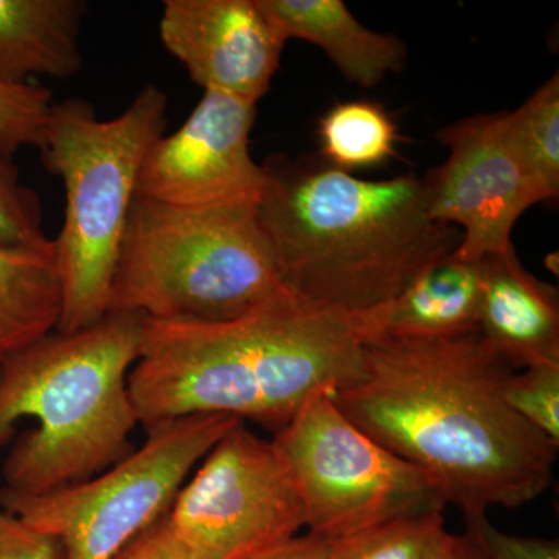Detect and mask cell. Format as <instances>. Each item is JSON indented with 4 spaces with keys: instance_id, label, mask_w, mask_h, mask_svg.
I'll use <instances>...</instances> for the list:
<instances>
[{
    "instance_id": "cell-12",
    "label": "cell",
    "mask_w": 559,
    "mask_h": 559,
    "mask_svg": "<svg viewBox=\"0 0 559 559\" xmlns=\"http://www.w3.org/2000/svg\"><path fill=\"white\" fill-rule=\"evenodd\" d=\"M159 35L204 92L255 105L270 91L286 44L260 0H165Z\"/></svg>"
},
{
    "instance_id": "cell-22",
    "label": "cell",
    "mask_w": 559,
    "mask_h": 559,
    "mask_svg": "<svg viewBox=\"0 0 559 559\" xmlns=\"http://www.w3.org/2000/svg\"><path fill=\"white\" fill-rule=\"evenodd\" d=\"M506 399L532 428L559 444V364L514 371L507 382Z\"/></svg>"
},
{
    "instance_id": "cell-17",
    "label": "cell",
    "mask_w": 559,
    "mask_h": 559,
    "mask_svg": "<svg viewBox=\"0 0 559 559\" xmlns=\"http://www.w3.org/2000/svg\"><path fill=\"white\" fill-rule=\"evenodd\" d=\"M62 288L53 240L0 245V364L60 325Z\"/></svg>"
},
{
    "instance_id": "cell-18",
    "label": "cell",
    "mask_w": 559,
    "mask_h": 559,
    "mask_svg": "<svg viewBox=\"0 0 559 559\" xmlns=\"http://www.w3.org/2000/svg\"><path fill=\"white\" fill-rule=\"evenodd\" d=\"M319 142L331 167L345 173L362 170L395 156L399 128L377 103L342 102L320 119Z\"/></svg>"
},
{
    "instance_id": "cell-21",
    "label": "cell",
    "mask_w": 559,
    "mask_h": 559,
    "mask_svg": "<svg viewBox=\"0 0 559 559\" xmlns=\"http://www.w3.org/2000/svg\"><path fill=\"white\" fill-rule=\"evenodd\" d=\"M13 156L0 145V245H49L38 193L22 182Z\"/></svg>"
},
{
    "instance_id": "cell-2",
    "label": "cell",
    "mask_w": 559,
    "mask_h": 559,
    "mask_svg": "<svg viewBox=\"0 0 559 559\" xmlns=\"http://www.w3.org/2000/svg\"><path fill=\"white\" fill-rule=\"evenodd\" d=\"M358 320L288 289L224 322L145 319L128 378L139 425L226 415L277 433L319 393L362 374Z\"/></svg>"
},
{
    "instance_id": "cell-9",
    "label": "cell",
    "mask_w": 559,
    "mask_h": 559,
    "mask_svg": "<svg viewBox=\"0 0 559 559\" xmlns=\"http://www.w3.org/2000/svg\"><path fill=\"white\" fill-rule=\"evenodd\" d=\"M190 559H249L307 527L299 488L274 441L234 426L165 514Z\"/></svg>"
},
{
    "instance_id": "cell-19",
    "label": "cell",
    "mask_w": 559,
    "mask_h": 559,
    "mask_svg": "<svg viewBox=\"0 0 559 559\" xmlns=\"http://www.w3.org/2000/svg\"><path fill=\"white\" fill-rule=\"evenodd\" d=\"M514 150L543 202L559 194V76L547 80L520 109L507 112Z\"/></svg>"
},
{
    "instance_id": "cell-14",
    "label": "cell",
    "mask_w": 559,
    "mask_h": 559,
    "mask_svg": "<svg viewBox=\"0 0 559 559\" xmlns=\"http://www.w3.org/2000/svg\"><path fill=\"white\" fill-rule=\"evenodd\" d=\"M481 283V260L463 259L455 249L437 257L389 304L356 319L364 341L448 340L479 333Z\"/></svg>"
},
{
    "instance_id": "cell-25",
    "label": "cell",
    "mask_w": 559,
    "mask_h": 559,
    "mask_svg": "<svg viewBox=\"0 0 559 559\" xmlns=\"http://www.w3.org/2000/svg\"><path fill=\"white\" fill-rule=\"evenodd\" d=\"M0 559H62L60 540L0 511Z\"/></svg>"
},
{
    "instance_id": "cell-5",
    "label": "cell",
    "mask_w": 559,
    "mask_h": 559,
    "mask_svg": "<svg viewBox=\"0 0 559 559\" xmlns=\"http://www.w3.org/2000/svg\"><path fill=\"white\" fill-rule=\"evenodd\" d=\"M168 95L148 84L120 116L98 119L91 103H53L40 156L64 186L66 210L53 240L62 288L57 331L75 333L109 314L110 288L138 179L168 127Z\"/></svg>"
},
{
    "instance_id": "cell-1",
    "label": "cell",
    "mask_w": 559,
    "mask_h": 559,
    "mask_svg": "<svg viewBox=\"0 0 559 559\" xmlns=\"http://www.w3.org/2000/svg\"><path fill=\"white\" fill-rule=\"evenodd\" d=\"M518 371L479 333L364 341L362 374L331 393L360 430L425 473L463 518L520 509L554 480L558 447L507 403Z\"/></svg>"
},
{
    "instance_id": "cell-28",
    "label": "cell",
    "mask_w": 559,
    "mask_h": 559,
    "mask_svg": "<svg viewBox=\"0 0 559 559\" xmlns=\"http://www.w3.org/2000/svg\"><path fill=\"white\" fill-rule=\"evenodd\" d=\"M426 559H485L473 540L466 535H452V533H439L433 539L432 546L426 555Z\"/></svg>"
},
{
    "instance_id": "cell-26",
    "label": "cell",
    "mask_w": 559,
    "mask_h": 559,
    "mask_svg": "<svg viewBox=\"0 0 559 559\" xmlns=\"http://www.w3.org/2000/svg\"><path fill=\"white\" fill-rule=\"evenodd\" d=\"M116 559H190L167 527L165 516L132 540Z\"/></svg>"
},
{
    "instance_id": "cell-23",
    "label": "cell",
    "mask_w": 559,
    "mask_h": 559,
    "mask_svg": "<svg viewBox=\"0 0 559 559\" xmlns=\"http://www.w3.org/2000/svg\"><path fill=\"white\" fill-rule=\"evenodd\" d=\"M53 103L51 91L38 84L0 83V145L13 154L24 146L40 148Z\"/></svg>"
},
{
    "instance_id": "cell-16",
    "label": "cell",
    "mask_w": 559,
    "mask_h": 559,
    "mask_svg": "<svg viewBox=\"0 0 559 559\" xmlns=\"http://www.w3.org/2000/svg\"><path fill=\"white\" fill-rule=\"evenodd\" d=\"M260 5L286 43L314 44L349 83L373 87L404 68L406 46L364 27L342 0H260Z\"/></svg>"
},
{
    "instance_id": "cell-24",
    "label": "cell",
    "mask_w": 559,
    "mask_h": 559,
    "mask_svg": "<svg viewBox=\"0 0 559 559\" xmlns=\"http://www.w3.org/2000/svg\"><path fill=\"white\" fill-rule=\"evenodd\" d=\"M466 533L485 559H559L558 540L509 535L488 521L487 514L463 518Z\"/></svg>"
},
{
    "instance_id": "cell-10",
    "label": "cell",
    "mask_w": 559,
    "mask_h": 559,
    "mask_svg": "<svg viewBox=\"0 0 559 559\" xmlns=\"http://www.w3.org/2000/svg\"><path fill=\"white\" fill-rule=\"evenodd\" d=\"M255 117V103L204 92L182 127L151 146L135 198L183 212L259 209L266 175L249 148Z\"/></svg>"
},
{
    "instance_id": "cell-11",
    "label": "cell",
    "mask_w": 559,
    "mask_h": 559,
    "mask_svg": "<svg viewBox=\"0 0 559 559\" xmlns=\"http://www.w3.org/2000/svg\"><path fill=\"white\" fill-rule=\"evenodd\" d=\"M437 138L450 156L423 179L430 216L462 229L455 252L463 259L511 248L518 219L543 198L511 143L507 112L455 121Z\"/></svg>"
},
{
    "instance_id": "cell-4",
    "label": "cell",
    "mask_w": 559,
    "mask_h": 559,
    "mask_svg": "<svg viewBox=\"0 0 559 559\" xmlns=\"http://www.w3.org/2000/svg\"><path fill=\"white\" fill-rule=\"evenodd\" d=\"M145 318L109 312L75 333L53 331L0 364V448L5 489L40 496L105 473L131 454L139 425L128 378Z\"/></svg>"
},
{
    "instance_id": "cell-6",
    "label": "cell",
    "mask_w": 559,
    "mask_h": 559,
    "mask_svg": "<svg viewBox=\"0 0 559 559\" xmlns=\"http://www.w3.org/2000/svg\"><path fill=\"white\" fill-rule=\"evenodd\" d=\"M286 289L259 209L183 212L132 202L109 312L224 322Z\"/></svg>"
},
{
    "instance_id": "cell-8",
    "label": "cell",
    "mask_w": 559,
    "mask_h": 559,
    "mask_svg": "<svg viewBox=\"0 0 559 559\" xmlns=\"http://www.w3.org/2000/svg\"><path fill=\"white\" fill-rule=\"evenodd\" d=\"M272 441L299 488L307 528L322 538L447 506L425 473L353 425L331 393L312 396Z\"/></svg>"
},
{
    "instance_id": "cell-13",
    "label": "cell",
    "mask_w": 559,
    "mask_h": 559,
    "mask_svg": "<svg viewBox=\"0 0 559 559\" xmlns=\"http://www.w3.org/2000/svg\"><path fill=\"white\" fill-rule=\"evenodd\" d=\"M479 334L514 369L559 364L558 290L522 266L513 246L481 259Z\"/></svg>"
},
{
    "instance_id": "cell-20",
    "label": "cell",
    "mask_w": 559,
    "mask_h": 559,
    "mask_svg": "<svg viewBox=\"0 0 559 559\" xmlns=\"http://www.w3.org/2000/svg\"><path fill=\"white\" fill-rule=\"evenodd\" d=\"M443 530V510L411 514L330 540L326 559H426Z\"/></svg>"
},
{
    "instance_id": "cell-15",
    "label": "cell",
    "mask_w": 559,
    "mask_h": 559,
    "mask_svg": "<svg viewBox=\"0 0 559 559\" xmlns=\"http://www.w3.org/2000/svg\"><path fill=\"white\" fill-rule=\"evenodd\" d=\"M84 0H0V83L68 80L83 69Z\"/></svg>"
},
{
    "instance_id": "cell-3",
    "label": "cell",
    "mask_w": 559,
    "mask_h": 559,
    "mask_svg": "<svg viewBox=\"0 0 559 559\" xmlns=\"http://www.w3.org/2000/svg\"><path fill=\"white\" fill-rule=\"evenodd\" d=\"M259 215L283 286L320 310L360 319L384 307L462 234L430 216L423 179L367 180L274 157Z\"/></svg>"
},
{
    "instance_id": "cell-27",
    "label": "cell",
    "mask_w": 559,
    "mask_h": 559,
    "mask_svg": "<svg viewBox=\"0 0 559 559\" xmlns=\"http://www.w3.org/2000/svg\"><path fill=\"white\" fill-rule=\"evenodd\" d=\"M330 540L308 532L304 536H294L286 543L253 555L249 559H326Z\"/></svg>"
},
{
    "instance_id": "cell-7",
    "label": "cell",
    "mask_w": 559,
    "mask_h": 559,
    "mask_svg": "<svg viewBox=\"0 0 559 559\" xmlns=\"http://www.w3.org/2000/svg\"><path fill=\"white\" fill-rule=\"evenodd\" d=\"M241 419L193 415L146 429L140 450L81 484L40 496L0 488L3 511L60 540L62 559H116L160 521L207 452Z\"/></svg>"
}]
</instances>
